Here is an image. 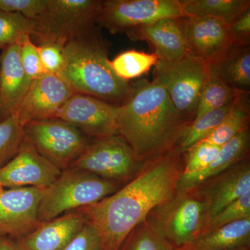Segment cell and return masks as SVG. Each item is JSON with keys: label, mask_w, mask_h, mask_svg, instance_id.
Returning a JSON list of instances; mask_svg holds the SVG:
<instances>
[{"label": "cell", "mask_w": 250, "mask_h": 250, "mask_svg": "<svg viewBox=\"0 0 250 250\" xmlns=\"http://www.w3.org/2000/svg\"><path fill=\"white\" fill-rule=\"evenodd\" d=\"M184 168V154L175 147L144 161L134 178L115 193L75 211L98 233L101 250H119L155 207L177 195Z\"/></svg>", "instance_id": "1"}, {"label": "cell", "mask_w": 250, "mask_h": 250, "mask_svg": "<svg viewBox=\"0 0 250 250\" xmlns=\"http://www.w3.org/2000/svg\"><path fill=\"white\" fill-rule=\"evenodd\" d=\"M120 106L118 134L141 162L177 147L192 123L176 110L165 89L154 80L134 82Z\"/></svg>", "instance_id": "2"}, {"label": "cell", "mask_w": 250, "mask_h": 250, "mask_svg": "<svg viewBox=\"0 0 250 250\" xmlns=\"http://www.w3.org/2000/svg\"><path fill=\"white\" fill-rule=\"evenodd\" d=\"M96 26L63 46L65 65L58 75L74 93L89 95L121 106L131 84L117 76L108 59V47Z\"/></svg>", "instance_id": "3"}, {"label": "cell", "mask_w": 250, "mask_h": 250, "mask_svg": "<svg viewBox=\"0 0 250 250\" xmlns=\"http://www.w3.org/2000/svg\"><path fill=\"white\" fill-rule=\"evenodd\" d=\"M121 184L101 178L85 171L68 168L44 189L39 202V222L101 201L118 191Z\"/></svg>", "instance_id": "4"}, {"label": "cell", "mask_w": 250, "mask_h": 250, "mask_svg": "<svg viewBox=\"0 0 250 250\" xmlns=\"http://www.w3.org/2000/svg\"><path fill=\"white\" fill-rule=\"evenodd\" d=\"M146 220L173 250H187L208 221V207L200 195L190 190L157 206Z\"/></svg>", "instance_id": "5"}, {"label": "cell", "mask_w": 250, "mask_h": 250, "mask_svg": "<svg viewBox=\"0 0 250 250\" xmlns=\"http://www.w3.org/2000/svg\"><path fill=\"white\" fill-rule=\"evenodd\" d=\"M100 0H48L35 21L33 35L36 45L53 43L63 47L72 39L97 26Z\"/></svg>", "instance_id": "6"}, {"label": "cell", "mask_w": 250, "mask_h": 250, "mask_svg": "<svg viewBox=\"0 0 250 250\" xmlns=\"http://www.w3.org/2000/svg\"><path fill=\"white\" fill-rule=\"evenodd\" d=\"M154 74V80L165 89L176 110L184 118L193 121L209 77V64L189 55L172 62L158 61Z\"/></svg>", "instance_id": "7"}, {"label": "cell", "mask_w": 250, "mask_h": 250, "mask_svg": "<svg viewBox=\"0 0 250 250\" xmlns=\"http://www.w3.org/2000/svg\"><path fill=\"white\" fill-rule=\"evenodd\" d=\"M143 163L121 136L113 135L91 140L69 168L85 171L122 184L134 178Z\"/></svg>", "instance_id": "8"}, {"label": "cell", "mask_w": 250, "mask_h": 250, "mask_svg": "<svg viewBox=\"0 0 250 250\" xmlns=\"http://www.w3.org/2000/svg\"><path fill=\"white\" fill-rule=\"evenodd\" d=\"M22 129L24 141L62 171L68 169L93 140L58 118L29 122Z\"/></svg>", "instance_id": "9"}, {"label": "cell", "mask_w": 250, "mask_h": 250, "mask_svg": "<svg viewBox=\"0 0 250 250\" xmlns=\"http://www.w3.org/2000/svg\"><path fill=\"white\" fill-rule=\"evenodd\" d=\"M189 17L181 0H105L97 19V26L112 34H128L165 18Z\"/></svg>", "instance_id": "10"}, {"label": "cell", "mask_w": 250, "mask_h": 250, "mask_svg": "<svg viewBox=\"0 0 250 250\" xmlns=\"http://www.w3.org/2000/svg\"><path fill=\"white\" fill-rule=\"evenodd\" d=\"M121 106L83 94L74 93L55 118L76 127L90 139L119 135L117 121Z\"/></svg>", "instance_id": "11"}, {"label": "cell", "mask_w": 250, "mask_h": 250, "mask_svg": "<svg viewBox=\"0 0 250 250\" xmlns=\"http://www.w3.org/2000/svg\"><path fill=\"white\" fill-rule=\"evenodd\" d=\"M43 190L32 187H0V232L18 239L36 229L41 223L38 209Z\"/></svg>", "instance_id": "12"}, {"label": "cell", "mask_w": 250, "mask_h": 250, "mask_svg": "<svg viewBox=\"0 0 250 250\" xmlns=\"http://www.w3.org/2000/svg\"><path fill=\"white\" fill-rule=\"evenodd\" d=\"M62 172L24 141L17 154L0 169V187L45 189L54 183Z\"/></svg>", "instance_id": "13"}, {"label": "cell", "mask_w": 250, "mask_h": 250, "mask_svg": "<svg viewBox=\"0 0 250 250\" xmlns=\"http://www.w3.org/2000/svg\"><path fill=\"white\" fill-rule=\"evenodd\" d=\"M73 94L58 75L46 74L32 81L16 113L20 124L22 126L29 122L55 118Z\"/></svg>", "instance_id": "14"}, {"label": "cell", "mask_w": 250, "mask_h": 250, "mask_svg": "<svg viewBox=\"0 0 250 250\" xmlns=\"http://www.w3.org/2000/svg\"><path fill=\"white\" fill-rule=\"evenodd\" d=\"M182 25L188 55L214 62L235 42L229 27L211 17L182 18Z\"/></svg>", "instance_id": "15"}, {"label": "cell", "mask_w": 250, "mask_h": 250, "mask_svg": "<svg viewBox=\"0 0 250 250\" xmlns=\"http://www.w3.org/2000/svg\"><path fill=\"white\" fill-rule=\"evenodd\" d=\"M207 202L208 220L250 190L249 157L192 189Z\"/></svg>", "instance_id": "16"}, {"label": "cell", "mask_w": 250, "mask_h": 250, "mask_svg": "<svg viewBox=\"0 0 250 250\" xmlns=\"http://www.w3.org/2000/svg\"><path fill=\"white\" fill-rule=\"evenodd\" d=\"M126 35L131 40L147 42L161 62H172L188 56L182 18L160 20L135 29Z\"/></svg>", "instance_id": "17"}, {"label": "cell", "mask_w": 250, "mask_h": 250, "mask_svg": "<svg viewBox=\"0 0 250 250\" xmlns=\"http://www.w3.org/2000/svg\"><path fill=\"white\" fill-rule=\"evenodd\" d=\"M31 83L21 64L18 44L2 49L0 54V123L16 115Z\"/></svg>", "instance_id": "18"}, {"label": "cell", "mask_w": 250, "mask_h": 250, "mask_svg": "<svg viewBox=\"0 0 250 250\" xmlns=\"http://www.w3.org/2000/svg\"><path fill=\"white\" fill-rule=\"evenodd\" d=\"M85 224L83 215L72 210L41 222L32 232L18 241L24 250H65Z\"/></svg>", "instance_id": "19"}, {"label": "cell", "mask_w": 250, "mask_h": 250, "mask_svg": "<svg viewBox=\"0 0 250 250\" xmlns=\"http://www.w3.org/2000/svg\"><path fill=\"white\" fill-rule=\"evenodd\" d=\"M250 127L247 128L220 147L218 155L205 170L188 177H179L177 193L195 188L208 179L218 175L249 155Z\"/></svg>", "instance_id": "20"}, {"label": "cell", "mask_w": 250, "mask_h": 250, "mask_svg": "<svg viewBox=\"0 0 250 250\" xmlns=\"http://www.w3.org/2000/svg\"><path fill=\"white\" fill-rule=\"evenodd\" d=\"M210 68L233 89L250 92V44L233 42Z\"/></svg>", "instance_id": "21"}, {"label": "cell", "mask_w": 250, "mask_h": 250, "mask_svg": "<svg viewBox=\"0 0 250 250\" xmlns=\"http://www.w3.org/2000/svg\"><path fill=\"white\" fill-rule=\"evenodd\" d=\"M250 218H246L204 233L187 250H250Z\"/></svg>", "instance_id": "22"}, {"label": "cell", "mask_w": 250, "mask_h": 250, "mask_svg": "<svg viewBox=\"0 0 250 250\" xmlns=\"http://www.w3.org/2000/svg\"><path fill=\"white\" fill-rule=\"evenodd\" d=\"M250 93L240 94L220 125L203 141L221 147L250 127Z\"/></svg>", "instance_id": "23"}, {"label": "cell", "mask_w": 250, "mask_h": 250, "mask_svg": "<svg viewBox=\"0 0 250 250\" xmlns=\"http://www.w3.org/2000/svg\"><path fill=\"white\" fill-rule=\"evenodd\" d=\"M188 16L217 18L232 24L247 9L250 0H181Z\"/></svg>", "instance_id": "24"}, {"label": "cell", "mask_w": 250, "mask_h": 250, "mask_svg": "<svg viewBox=\"0 0 250 250\" xmlns=\"http://www.w3.org/2000/svg\"><path fill=\"white\" fill-rule=\"evenodd\" d=\"M241 93L225 83L210 68L209 77L202 91L194 120L208 112L231 104Z\"/></svg>", "instance_id": "25"}, {"label": "cell", "mask_w": 250, "mask_h": 250, "mask_svg": "<svg viewBox=\"0 0 250 250\" xmlns=\"http://www.w3.org/2000/svg\"><path fill=\"white\" fill-rule=\"evenodd\" d=\"M159 61L154 53L128 50L118 54L111 61V65L117 76L125 82L138 78L149 71Z\"/></svg>", "instance_id": "26"}, {"label": "cell", "mask_w": 250, "mask_h": 250, "mask_svg": "<svg viewBox=\"0 0 250 250\" xmlns=\"http://www.w3.org/2000/svg\"><path fill=\"white\" fill-rule=\"evenodd\" d=\"M231 105V104L225 107L208 112L200 118L192 121L184 131L176 148L184 154L193 145L208 137L223 121Z\"/></svg>", "instance_id": "27"}, {"label": "cell", "mask_w": 250, "mask_h": 250, "mask_svg": "<svg viewBox=\"0 0 250 250\" xmlns=\"http://www.w3.org/2000/svg\"><path fill=\"white\" fill-rule=\"evenodd\" d=\"M35 22L19 13L0 10V49H4L26 36H32Z\"/></svg>", "instance_id": "28"}, {"label": "cell", "mask_w": 250, "mask_h": 250, "mask_svg": "<svg viewBox=\"0 0 250 250\" xmlns=\"http://www.w3.org/2000/svg\"><path fill=\"white\" fill-rule=\"evenodd\" d=\"M119 250H173L147 220L130 232Z\"/></svg>", "instance_id": "29"}, {"label": "cell", "mask_w": 250, "mask_h": 250, "mask_svg": "<svg viewBox=\"0 0 250 250\" xmlns=\"http://www.w3.org/2000/svg\"><path fill=\"white\" fill-rule=\"evenodd\" d=\"M23 142L22 126L16 115L0 123V169L17 154Z\"/></svg>", "instance_id": "30"}, {"label": "cell", "mask_w": 250, "mask_h": 250, "mask_svg": "<svg viewBox=\"0 0 250 250\" xmlns=\"http://www.w3.org/2000/svg\"><path fill=\"white\" fill-rule=\"evenodd\" d=\"M220 147L202 141L184 153V168L181 177L194 175L205 170L218 155Z\"/></svg>", "instance_id": "31"}, {"label": "cell", "mask_w": 250, "mask_h": 250, "mask_svg": "<svg viewBox=\"0 0 250 250\" xmlns=\"http://www.w3.org/2000/svg\"><path fill=\"white\" fill-rule=\"evenodd\" d=\"M246 218H250V190L210 218L200 236L229 223Z\"/></svg>", "instance_id": "32"}, {"label": "cell", "mask_w": 250, "mask_h": 250, "mask_svg": "<svg viewBox=\"0 0 250 250\" xmlns=\"http://www.w3.org/2000/svg\"><path fill=\"white\" fill-rule=\"evenodd\" d=\"M18 45L21 64L29 80L32 82L46 75L41 62L39 48L31 41V36H24Z\"/></svg>", "instance_id": "33"}, {"label": "cell", "mask_w": 250, "mask_h": 250, "mask_svg": "<svg viewBox=\"0 0 250 250\" xmlns=\"http://www.w3.org/2000/svg\"><path fill=\"white\" fill-rule=\"evenodd\" d=\"M37 47L45 73L59 75L65 65L63 47L53 43L41 44Z\"/></svg>", "instance_id": "34"}, {"label": "cell", "mask_w": 250, "mask_h": 250, "mask_svg": "<svg viewBox=\"0 0 250 250\" xmlns=\"http://www.w3.org/2000/svg\"><path fill=\"white\" fill-rule=\"evenodd\" d=\"M48 0H0V10L19 13L35 21L45 10Z\"/></svg>", "instance_id": "35"}, {"label": "cell", "mask_w": 250, "mask_h": 250, "mask_svg": "<svg viewBox=\"0 0 250 250\" xmlns=\"http://www.w3.org/2000/svg\"><path fill=\"white\" fill-rule=\"evenodd\" d=\"M65 250H101V243L93 227L86 223Z\"/></svg>", "instance_id": "36"}, {"label": "cell", "mask_w": 250, "mask_h": 250, "mask_svg": "<svg viewBox=\"0 0 250 250\" xmlns=\"http://www.w3.org/2000/svg\"><path fill=\"white\" fill-rule=\"evenodd\" d=\"M229 27L235 42L250 44V7Z\"/></svg>", "instance_id": "37"}, {"label": "cell", "mask_w": 250, "mask_h": 250, "mask_svg": "<svg viewBox=\"0 0 250 250\" xmlns=\"http://www.w3.org/2000/svg\"><path fill=\"white\" fill-rule=\"evenodd\" d=\"M0 250H24L16 238L2 235L0 236Z\"/></svg>", "instance_id": "38"}, {"label": "cell", "mask_w": 250, "mask_h": 250, "mask_svg": "<svg viewBox=\"0 0 250 250\" xmlns=\"http://www.w3.org/2000/svg\"><path fill=\"white\" fill-rule=\"evenodd\" d=\"M2 233H1V232H0V236H2Z\"/></svg>", "instance_id": "39"}, {"label": "cell", "mask_w": 250, "mask_h": 250, "mask_svg": "<svg viewBox=\"0 0 250 250\" xmlns=\"http://www.w3.org/2000/svg\"></svg>", "instance_id": "40"}]
</instances>
